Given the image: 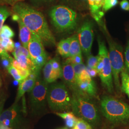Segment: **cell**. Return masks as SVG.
Here are the masks:
<instances>
[{
    "mask_svg": "<svg viewBox=\"0 0 129 129\" xmlns=\"http://www.w3.org/2000/svg\"><path fill=\"white\" fill-rule=\"evenodd\" d=\"M12 11L14 14L18 15L25 25L33 33L40 38L44 45L47 46H55V38L42 13L22 2L13 6Z\"/></svg>",
    "mask_w": 129,
    "mask_h": 129,
    "instance_id": "obj_1",
    "label": "cell"
},
{
    "mask_svg": "<svg viewBox=\"0 0 129 129\" xmlns=\"http://www.w3.org/2000/svg\"><path fill=\"white\" fill-rule=\"evenodd\" d=\"M103 115L113 124H127L129 122V105L111 96H104L101 100Z\"/></svg>",
    "mask_w": 129,
    "mask_h": 129,
    "instance_id": "obj_2",
    "label": "cell"
},
{
    "mask_svg": "<svg viewBox=\"0 0 129 129\" xmlns=\"http://www.w3.org/2000/svg\"><path fill=\"white\" fill-rule=\"evenodd\" d=\"M71 110L75 115L88 122L91 127H96L100 123L98 110L88 96L72 94Z\"/></svg>",
    "mask_w": 129,
    "mask_h": 129,
    "instance_id": "obj_3",
    "label": "cell"
},
{
    "mask_svg": "<svg viewBox=\"0 0 129 129\" xmlns=\"http://www.w3.org/2000/svg\"><path fill=\"white\" fill-rule=\"evenodd\" d=\"M47 102L52 111L64 112L71 110L72 96L64 83L56 82L48 86Z\"/></svg>",
    "mask_w": 129,
    "mask_h": 129,
    "instance_id": "obj_4",
    "label": "cell"
},
{
    "mask_svg": "<svg viewBox=\"0 0 129 129\" xmlns=\"http://www.w3.org/2000/svg\"><path fill=\"white\" fill-rule=\"evenodd\" d=\"M49 15L52 24L59 32L71 31L77 26V14L67 6H54L50 11Z\"/></svg>",
    "mask_w": 129,
    "mask_h": 129,
    "instance_id": "obj_5",
    "label": "cell"
},
{
    "mask_svg": "<svg viewBox=\"0 0 129 129\" xmlns=\"http://www.w3.org/2000/svg\"><path fill=\"white\" fill-rule=\"evenodd\" d=\"M99 44V60L96 70L100 76L103 86L108 91L112 93L114 92L112 70L109 52L104 42L98 40Z\"/></svg>",
    "mask_w": 129,
    "mask_h": 129,
    "instance_id": "obj_6",
    "label": "cell"
},
{
    "mask_svg": "<svg viewBox=\"0 0 129 129\" xmlns=\"http://www.w3.org/2000/svg\"><path fill=\"white\" fill-rule=\"evenodd\" d=\"M48 83L42 79L40 74L38 76L36 84L29 94L30 107L34 115H38L45 110L47 102Z\"/></svg>",
    "mask_w": 129,
    "mask_h": 129,
    "instance_id": "obj_7",
    "label": "cell"
},
{
    "mask_svg": "<svg viewBox=\"0 0 129 129\" xmlns=\"http://www.w3.org/2000/svg\"><path fill=\"white\" fill-rule=\"evenodd\" d=\"M109 51V55L112 70L114 82L117 92L121 90L119 74L124 69L123 49L120 45L112 40H108Z\"/></svg>",
    "mask_w": 129,
    "mask_h": 129,
    "instance_id": "obj_8",
    "label": "cell"
},
{
    "mask_svg": "<svg viewBox=\"0 0 129 129\" xmlns=\"http://www.w3.org/2000/svg\"><path fill=\"white\" fill-rule=\"evenodd\" d=\"M78 40L82 51L86 55H89L94 39L93 25L91 22L84 23L78 31Z\"/></svg>",
    "mask_w": 129,
    "mask_h": 129,
    "instance_id": "obj_9",
    "label": "cell"
},
{
    "mask_svg": "<svg viewBox=\"0 0 129 129\" xmlns=\"http://www.w3.org/2000/svg\"><path fill=\"white\" fill-rule=\"evenodd\" d=\"M64 83L72 91V94L87 95L82 92L78 88L77 82L73 64L67 61L62 67L61 78ZM88 96V95H87Z\"/></svg>",
    "mask_w": 129,
    "mask_h": 129,
    "instance_id": "obj_10",
    "label": "cell"
},
{
    "mask_svg": "<svg viewBox=\"0 0 129 129\" xmlns=\"http://www.w3.org/2000/svg\"><path fill=\"white\" fill-rule=\"evenodd\" d=\"M6 119L10 121L11 128L16 127L20 125L22 122L21 110L18 102H14L9 109L1 113L0 123Z\"/></svg>",
    "mask_w": 129,
    "mask_h": 129,
    "instance_id": "obj_11",
    "label": "cell"
},
{
    "mask_svg": "<svg viewBox=\"0 0 129 129\" xmlns=\"http://www.w3.org/2000/svg\"><path fill=\"white\" fill-rule=\"evenodd\" d=\"M27 49L32 61L37 57L46 55L40 38L33 33L32 37L28 45Z\"/></svg>",
    "mask_w": 129,
    "mask_h": 129,
    "instance_id": "obj_12",
    "label": "cell"
},
{
    "mask_svg": "<svg viewBox=\"0 0 129 129\" xmlns=\"http://www.w3.org/2000/svg\"><path fill=\"white\" fill-rule=\"evenodd\" d=\"M77 83L79 89L88 97H96V85L91 77L80 80Z\"/></svg>",
    "mask_w": 129,
    "mask_h": 129,
    "instance_id": "obj_13",
    "label": "cell"
},
{
    "mask_svg": "<svg viewBox=\"0 0 129 129\" xmlns=\"http://www.w3.org/2000/svg\"><path fill=\"white\" fill-rule=\"evenodd\" d=\"M92 17L98 23H100L104 15L102 8L105 0H87Z\"/></svg>",
    "mask_w": 129,
    "mask_h": 129,
    "instance_id": "obj_14",
    "label": "cell"
},
{
    "mask_svg": "<svg viewBox=\"0 0 129 129\" xmlns=\"http://www.w3.org/2000/svg\"><path fill=\"white\" fill-rule=\"evenodd\" d=\"M44 79L47 83L54 82L58 78H61V76L57 73L53 68L52 59L48 60L44 66L43 69Z\"/></svg>",
    "mask_w": 129,
    "mask_h": 129,
    "instance_id": "obj_15",
    "label": "cell"
},
{
    "mask_svg": "<svg viewBox=\"0 0 129 129\" xmlns=\"http://www.w3.org/2000/svg\"><path fill=\"white\" fill-rule=\"evenodd\" d=\"M37 79L28 77L21 83H19L18 90L15 102H18L21 98L23 96L26 92H29L32 90L36 84Z\"/></svg>",
    "mask_w": 129,
    "mask_h": 129,
    "instance_id": "obj_16",
    "label": "cell"
},
{
    "mask_svg": "<svg viewBox=\"0 0 129 129\" xmlns=\"http://www.w3.org/2000/svg\"><path fill=\"white\" fill-rule=\"evenodd\" d=\"M16 22H18L19 27V38L20 41L24 47L27 48L29 42L32 37V32L25 25L20 17Z\"/></svg>",
    "mask_w": 129,
    "mask_h": 129,
    "instance_id": "obj_17",
    "label": "cell"
},
{
    "mask_svg": "<svg viewBox=\"0 0 129 129\" xmlns=\"http://www.w3.org/2000/svg\"><path fill=\"white\" fill-rule=\"evenodd\" d=\"M71 37L63 39L60 41L57 46V50L60 55L64 58L69 57V50Z\"/></svg>",
    "mask_w": 129,
    "mask_h": 129,
    "instance_id": "obj_18",
    "label": "cell"
},
{
    "mask_svg": "<svg viewBox=\"0 0 129 129\" xmlns=\"http://www.w3.org/2000/svg\"><path fill=\"white\" fill-rule=\"evenodd\" d=\"M15 59L18 62L19 66L21 68L29 70L31 73L34 71H38L35 69L31 59L25 55H19L15 57Z\"/></svg>",
    "mask_w": 129,
    "mask_h": 129,
    "instance_id": "obj_19",
    "label": "cell"
},
{
    "mask_svg": "<svg viewBox=\"0 0 129 129\" xmlns=\"http://www.w3.org/2000/svg\"><path fill=\"white\" fill-rule=\"evenodd\" d=\"M57 115L64 120L67 126L69 128H73L75 126L78 119L71 112H56Z\"/></svg>",
    "mask_w": 129,
    "mask_h": 129,
    "instance_id": "obj_20",
    "label": "cell"
},
{
    "mask_svg": "<svg viewBox=\"0 0 129 129\" xmlns=\"http://www.w3.org/2000/svg\"><path fill=\"white\" fill-rule=\"evenodd\" d=\"M71 37V40L70 46L69 57L82 54V50L78 40V36L77 35H75Z\"/></svg>",
    "mask_w": 129,
    "mask_h": 129,
    "instance_id": "obj_21",
    "label": "cell"
},
{
    "mask_svg": "<svg viewBox=\"0 0 129 129\" xmlns=\"http://www.w3.org/2000/svg\"><path fill=\"white\" fill-rule=\"evenodd\" d=\"M1 34V45L6 51L13 52L14 49L15 45L11 38L7 37L3 34Z\"/></svg>",
    "mask_w": 129,
    "mask_h": 129,
    "instance_id": "obj_22",
    "label": "cell"
},
{
    "mask_svg": "<svg viewBox=\"0 0 129 129\" xmlns=\"http://www.w3.org/2000/svg\"><path fill=\"white\" fill-rule=\"evenodd\" d=\"M121 90L129 98V74L123 70L121 72Z\"/></svg>",
    "mask_w": 129,
    "mask_h": 129,
    "instance_id": "obj_23",
    "label": "cell"
},
{
    "mask_svg": "<svg viewBox=\"0 0 129 129\" xmlns=\"http://www.w3.org/2000/svg\"><path fill=\"white\" fill-rule=\"evenodd\" d=\"M12 64L16 69L18 70L19 73L22 77V78H23V80L25 79L26 78H28V77L31 73V72L29 70L24 69L23 68H21L19 66L18 62L14 59H13V60L12 61Z\"/></svg>",
    "mask_w": 129,
    "mask_h": 129,
    "instance_id": "obj_24",
    "label": "cell"
},
{
    "mask_svg": "<svg viewBox=\"0 0 129 129\" xmlns=\"http://www.w3.org/2000/svg\"><path fill=\"white\" fill-rule=\"evenodd\" d=\"M13 55L14 58L18 56L19 55H24L28 58H31L27 48H25L23 46H18L14 49V51L13 52Z\"/></svg>",
    "mask_w": 129,
    "mask_h": 129,
    "instance_id": "obj_25",
    "label": "cell"
},
{
    "mask_svg": "<svg viewBox=\"0 0 129 129\" xmlns=\"http://www.w3.org/2000/svg\"><path fill=\"white\" fill-rule=\"evenodd\" d=\"M10 12L5 7H0V32L6 19L10 15Z\"/></svg>",
    "mask_w": 129,
    "mask_h": 129,
    "instance_id": "obj_26",
    "label": "cell"
},
{
    "mask_svg": "<svg viewBox=\"0 0 129 129\" xmlns=\"http://www.w3.org/2000/svg\"><path fill=\"white\" fill-rule=\"evenodd\" d=\"M74 68V72L75 74V78L76 81L79 78L80 76L84 70L86 69V67L83 64V62L79 64H73Z\"/></svg>",
    "mask_w": 129,
    "mask_h": 129,
    "instance_id": "obj_27",
    "label": "cell"
},
{
    "mask_svg": "<svg viewBox=\"0 0 129 129\" xmlns=\"http://www.w3.org/2000/svg\"><path fill=\"white\" fill-rule=\"evenodd\" d=\"M7 69L9 73L12 75L14 79L19 81V83H21L23 81V79L19 73L18 70L12 64H11Z\"/></svg>",
    "mask_w": 129,
    "mask_h": 129,
    "instance_id": "obj_28",
    "label": "cell"
},
{
    "mask_svg": "<svg viewBox=\"0 0 129 129\" xmlns=\"http://www.w3.org/2000/svg\"><path fill=\"white\" fill-rule=\"evenodd\" d=\"M99 56H94L93 55H89L88 56L87 60V67L93 69H96L97 64L98 63Z\"/></svg>",
    "mask_w": 129,
    "mask_h": 129,
    "instance_id": "obj_29",
    "label": "cell"
},
{
    "mask_svg": "<svg viewBox=\"0 0 129 129\" xmlns=\"http://www.w3.org/2000/svg\"><path fill=\"white\" fill-rule=\"evenodd\" d=\"M118 0H105L102 10L103 12H106L118 5Z\"/></svg>",
    "mask_w": 129,
    "mask_h": 129,
    "instance_id": "obj_30",
    "label": "cell"
},
{
    "mask_svg": "<svg viewBox=\"0 0 129 129\" xmlns=\"http://www.w3.org/2000/svg\"><path fill=\"white\" fill-rule=\"evenodd\" d=\"M77 129H92V127L88 122L82 119L79 118L74 127Z\"/></svg>",
    "mask_w": 129,
    "mask_h": 129,
    "instance_id": "obj_31",
    "label": "cell"
},
{
    "mask_svg": "<svg viewBox=\"0 0 129 129\" xmlns=\"http://www.w3.org/2000/svg\"><path fill=\"white\" fill-rule=\"evenodd\" d=\"M0 33L4 34L6 37L10 38L14 37V33L13 30L7 25H3Z\"/></svg>",
    "mask_w": 129,
    "mask_h": 129,
    "instance_id": "obj_32",
    "label": "cell"
},
{
    "mask_svg": "<svg viewBox=\"0 0 129 129\" xmlns=\"http://www.w3.org/2000/svg\"><path fill=\"white\" fill-rule=\"evenodd\" d=\"M67 61L70 62L72 64H79L82 63V54H79L78 55H75L72 57H68Z\"/></svg>",
    "mask_w": 129,
    "mask_h": 129,
    "instance_id": "obj_33",
    "label": "cell"
},
{
    "mask_svg": "<svg viewBox=\"0 0 129 129\" xmlns=\"http://www.w3.org/2000/svg\"><path fill=\"white\" fill-rule=\"evenodd\" d=\"M52 64L53 68L55 71L62 76V67L60 66L58 59L55 58L52 59Z\"/></svg>",
    "mask_w": 129,
    "mask_h": 129,
    "instance_id": "obj_34",
    "label": "cell"
},
{
    "mask_svg": "<svg viewBox=\"0 0 129 129\" xmlns=\"http://www.w3.org/2000/svg\"><path fill=\"white\" fill-rule=\"evenodd\" d=\"M1 58L2 60V64H3V66L7 69H8L10 66L12 64V61L14 59L10 56L7 57H3Z\"/></svg>",
    "mask_w": 129,
    "mask_h": 129,
    "instance_id": "obj_35",
    "label": "cell"
},
{
    "mask_svg": "<svg viewBox=\"0 0 129 129\" xmlns=\"http://www.w3.org/2000/svg\"><path fill=\"white\" fill-rule=\"evenodd\" d=\"M125 64L126 72L129 74V40L125 51Z\"/></svg>",
    "mask_w": 129,
    "mask_h": 129,
    "instance_id": "obj_36",
    "label": "cell"
},
{
    "mask_svg": "<svg viewBox=\"0 0 129 129\" xmlns=\"http://www.w3.org/2000/svg\"><path fill=\"white\" fill-rule=\"evenodd\" d=\"M121 8L124 11H129V2L128 0H122L120 3Z\"/></svg>",
    "mask_w": 129,
    "mask_h": 129,
    "instance_id": "obj_37",
    "label": "cell"
},
{
    "mask_svg": "<svg viewBox=\"0 0 129 129\" xmlns=\"http://www.w3.org/2000/svg\"><path fill=\"white\" fill-rule=\"evenodd\" d=\"M1 41V34H0V58L3 57L9 56L10 55L7 52V51H6L3 47V46H2Z\"/></svg>",
    "mask_w": 129,
    "mask_h": 129,
    "instance_id": "obj_38",
    "label": "cell"
},
{
    "mask_svg": "<svg viewBox=\"0 0 129 129\" xmlns=\"http://www.w3.org/2000/svg\"><path fill=\"white\" fill-rule=\"evenodd\" d=\"M86 70L88 71V73L89 74V76L91 78L96 77L98 74L97 70L96 69H91V68H88V67H86Z\"/></svg>",
    "mask_w": 129,
    "mask_h": 129,
    "instance_id": "obj_39",
    "label": "cell"
},
{
    "mask_svg": "<svg viewBox=\"0 0 129 129\" xmlns=\"http://www.w3.org/2000/svg\"><path fill=\"white\" fill-rule=\"evenodd\" d=\"M23 1H24V0H0V1L3 2L4 3L11 5L12 6H14V5L18 2H22Z\"/></svg>",
    "mask_w": 129,
    "mask_h": 129,
    "instance_id": "obj_40",
    "label": "cell"
},
{
    "mask_svg": "<svg viewBox=\"0 0 129 129\" xmlns=\"http://www.w3.org/2000/svg\"><path fill=\"white\" fill-rule=\"evenodd\" d=\"M2 108H3V106H2V105L1 104H0V115L1 114V111H2Z\"/></svg>",
    "mask_w": 129,
    "mask_h": 129,
    "instance_id": "obj_41",
    "label": "cell"
},
{
    "mask_svg": "<svg viewBox=\"0 0 129 129\" xmlns=\"http://www.w3.org/2000/svg\"><path fill=\"white\" fill-rule=\"evenodd\" d=\"M34 1H35V2H39V1H44V0H33Z\"/></svg>",
    "mask_w": 129,
    "mask_h": 129,
    "instance_id": "obj_42",
    "label": "cell"
},
{
    "mask_svg": "<svg viewBox=\"0 0 129 129\" xmlns=\"http://www.w3.org/2000/svg\"><path fill=\"white\" fill-rule=\"evenodd\" d=\"M6 129H12L11 128H10V127H7V128H6Z\"/></svg>",
    "mask_w": 129,
    "mask_h": 129,
    "instance_id": "obj_43",
    "label": "cell"
},
{
    "mask_svg": "<svg viewBox=\"0 0 129 129\" xmlns=\"http://www.w3.org/2000/svg\"><path fill=\"white\" fill-rule=\"evenodd\" d=\"M1 87V79H0V88Z\"/></svg>",
    "mask_w": 129,
    "mask_h": 129,
    "instance_id": "obj_44",
    "label": "cell"
},
{
    "mask_svg": "<svg viewBox=\"0 0 129 129\" xmlns=\"http://www.w3.org/2000/svg\"><path fill=\"white\" fill-rule=\"evenodd\" d=\"M73 129H77V128H75V127H74V128H73Z\"/></svg>",
    "mask_w": 129,
    "mask_h": 129,
    "instance_id": "obj_45",
    "label": "cell"
},
{
    "mask_svg": "<svg viewBox=\"0 0 129 129\" xmlns=\"http://www.w3.org/2000/svg\"><path fill=\"white\" fill-rule=\"evenodd\" d=\"M66 129V128H64V129Z\"/></svg>",
    "mask_w": 129,
    "mask_h": 129,
    "instance_id": "obj_46",
    "label": "cell"
},
{
    "mask_svg": "<svg viewBox=\"0 0 129 129\" xmlns=\"http://www.w3.org/2000/svg\"><path fill=\"white\" fill-rule=\"evenodd\" d=\"M128 1H129V0H128Z\"/></svg>",
    "mask_w": 129,
    "mask_h": 129,
    "instance_id": "obj_47",
    "label": "cell"
}]
</instances>
